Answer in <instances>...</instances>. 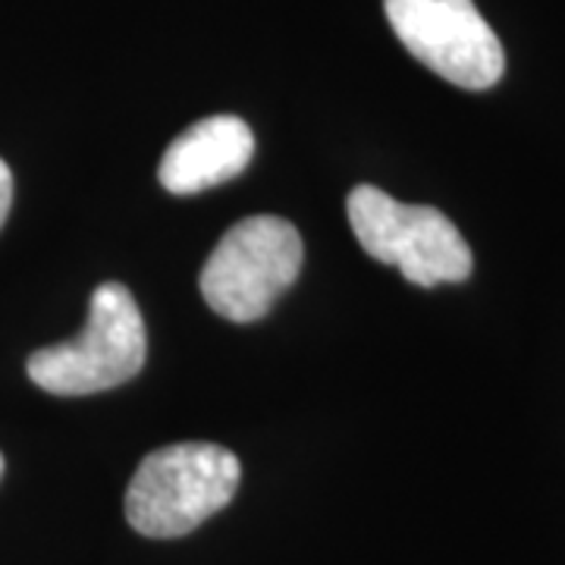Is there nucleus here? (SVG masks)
Masks as SVG:
<instances>
[{
    "mask_svg": "<svg viewBox=\"0 0 565 565\" xmlns=\"http://www.w3.org/2000/svg\"><path fill=\"white\" fill-rule=\"evenodd\" d=\"M239 459L217 444L148 452L126 490V519L145 537H182L217 515L239 490Z\"/></svg>",
    "mask_w": 565,
    "mask_h": 565,
    "instance_id": "1",
    "label": "nucleus"
},
{
    "mask_svg": "<svg viewBox=\"0 0 565 565\" xmlns=\"http://www.w3.org/2000/svg\"><path fill=\"white\" fill-rule=\"evenodd\" d=\"M148 355L145 321L122 282H102L92 292L79 337L29 355V377L54 396H92L129 384Z\"/></svg>",
    "mask_w": 565,
    "mask_h": 565,
    "instance_id": "2",
    "label": "nucleus"
},
{
    "mask_svg": "<svg viewBox=\"0 0 565 565\" xmlns=\"http://www.w3.org/2000/svg\"><path fill=\"white\" fill-rule=\"evenodd\" d=\"M345 211L364 252L374 262L399 267L408 282L430 289L471 277V248L444 211L396 202L377 185H355Z\"/></svg>",
    "mask_w": 565,
    "mask_h": 565,
    "instance_id": "3",
    "label": "nucleus"
},
{
    "mask_svg": "<svg viewBox=\"0 0 565 565\" xmlns=\"http://www.w3.org/2000/svg\"><path fill=\"white\" fill-rule=\"evenodd\" d=\"M299 230L282 217L233 223L202 267V296L214 315L233 323L264 318L302 270Z\"/></svg>",
    "mask_w": 565,
    "mask_h": 565,
    "instance_id": "4",
    "label": "nucleus"
},
{
    "mask_svg": "<svg viewBox=\"0 0 565 565\" xmlns=\"http://www.w3.org/2000/svg\"><path fill=\"white\" fill-rule=\"evenodd\" d=\"M403 47L440 79L484 92L503 79L505 54L475 0H384Z\"/></svg>",
    "mask_w": 565,
    "mask_h": 565,
    "instance_id": "5",
    "label": "nucleus"
},
{
    "mask_svg": "<svg viewBox=\"0 0 565 565\" xmlns=\"http://www.w3.org/2000/svg\"><path fill=\"white\" fill-rule=\"evenodd\" d=\"M255 158V136L239 117H204L170 141L158 177L170 195H195L236 180Z\"/></svg>",
    "mask_w": 565,
    "mask_h": 565,
    "instance_id": "6",
    "label": "nucleus"
},
{
    "mask_svg": "<svg viewBox=\"0 0 565 565\" xmlns=\"http://www.w3.org/2000/svg\"><path fill=\"white\" fill-rule=\"evenodd\" d=\"M10 204H13V173H10L7 163L0 161V230H3V223H7Z\"/></svg>",
    "mask_w": 565,
    "mask_h": 565,
    "instance_id": "7",
    "label": "nucleus"
},
{
    "mask_svg": "<svg viewBox=\"0 0 565 565\" xmlns=\"http://www.w3.org/2000/svg\"><path fill=\"white\" fill-rule=\"evenodd\" d=\"M0 478H3V456H0Z\"/></svg>",
    "mask_w": 565,
    "mask_h": 565,
    "instance_id": "8",
    "label": "nucleus"
}]
</instances>
